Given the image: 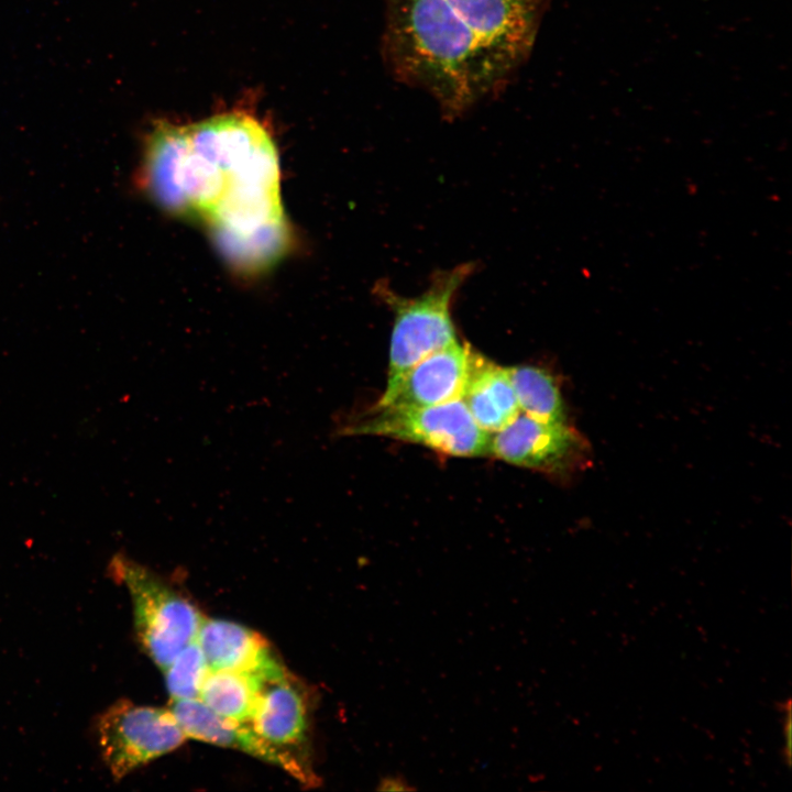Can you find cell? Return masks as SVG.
Here are the masks:
<instances>
[{"label": "cell", "mask_w": 792, "mask_h": 792, "mask_svg": "<svg viewBox=\"0 0 792 792\" xmlns=\"http://www.w3.org/2000/svg\"><path fill=\"white\" fill-rule=\"evenodd\" d=\"M143 176L156 201L201 220L240 268H263L287 245L277 151L252 116L158 122L147 140Z\"/></svg>", "instance_id": "6da1fadb"}, {"label": "cell", "mask_w": 792, "mask_h": 792, "mask_svg": "<svg viewBox=\"0 0 792 792\" xmlns=\"http://www.w3.org/2000/svg\"><path fill=\"white\" fill-rule=\"evenodd\" d=\"M382 54L396 80L455 118L499 90L513 70L447 0H384Z\"/></svg>", "instance_id": "7a4b0ae2"}, {"label": "cell", "mask_w": 792, "mask_h": 792, "mask_svg": "<svg viewBox=\"0 0 792 792\" xmlns=\"http://www.w3.org/2000/svg\"><path fill=\"white\" fill-rule=\"evenodd\" d=\"M107 571L129 592L136 638L163 671L196 639L205 617L164 578L124 552L112 556Z\"/></svg>", "instance_id": "3957f363"}, {"label": "cell", "mask_w": 792, "mask_h": 792, "mask_svg": "<svg viewBox=\"0 0 792 792\" xmlns=\"http://www.w3.org/2000/svg\"><path fill=\"white\" fill-rule=\"evenodd\" d=\"M472 270L473 265L463 264L436 274L428 289L416 298L381 289L394 311L385 389L422 359L457 341L451 306Z\"/></svg>", "instance_id": "277c9868"}, {"label": "cell", "mask_w": 792, "mask_h": 792, "mask_svg": "<svg viewBox=\"0 0 792 792\" xmlns=\"http://www.w3.org/2000/svg\"><path fill=\"white\" fill-rule=\"evenodd\" d=\"M337 433L387 437L452 457L490 454L491 435L475 422L461 398L427 407H372Z\"/></svg>", "instance_id": "5b68a950"}, {"label": "cell", "mask_w": 792, "mask_h": 792, "mask_svg": "<svg viewBox=\"0 0 792 792\" xmlns=\"http://www.w3.org/2000/svg\"><path fill=\"white\" fill-rule=\"evenodd\" d=\"M95 725L101 758L117 781L188 739L169 708L128 700L109 706Z\"/></svg>", "instance_id": "8992f818"}, {"label": "cell", "mask_w": 792, "mask_h": 792, "mask_svg": "<svg viewBox=\"0 0 792 792\" xmlns=\"http://www.w3.org/2000/svg\"><path fill=\"white\" fill-rule=\"evenodd\" d=\"M490 454L510 464L559 477L591 463V448L569 422H548L520 414L490 439Z\"/></svg>", "instance_id": "52a82bcc"}, {"label": "cell", "mask_w": 792, "mask_h": 792, "mask_svg": "<svg viewBox=\"0 0 792 792\" xmlns=\"http://www.w3.org/2000/svg\"><path fill=\"white\" fill-rule=\"evenodd\" d=\"M256 674L260 688L250 725L268 744L311 767L306 689L282 661Z\"/></svg>", "instance_id": "ba28073f"}, {"label": "cell", "mask_w": 792, "mask_h": 792, "mask_svg": "<svg viewBox=\"0 0 792 792\" xmlns=\"http://www.w3.org/2000/svg\"><path fill=\"white\" fill-rule=\"evenodd\" d=\"M513 70L527 62L551 0H447Z\"/></svg>", "instance_id": "9c48e42d"}, {"label": "cell", "mask_w": 792, "mask_h": 792, "mask_svg": "<svg viewBox=\"0 0 792 792\" xmlns=\"http://www.w3.org/2000/svg\"><path fill=\"white\" fill-rule=\"evenodd\" d=\"M187 738L237 749L276 766L307 787H317L319 779L312 767L280 751L243 723L223 717L199 698L172 700L168 707Z\"/></svg>", "instance_id": "30bf717a"}, {"label": "cell", "mask_w": 792, "mask_h": 792, "mask_svg": "<svg viewBox=\"0 0 792 792\" xmlns=\"http://www.w3.org/2000/svg\"><path fill=\"white\" fill-rule=\"evenodd\" d=\"M472 351L458 341L429 354L385 389L376 408H414L461 398Z\"/></svg>", "instance_id": "8fae6325"}, {"label": "cell", "mask_w": 792, "mask_h": 792, "mask_svg": "<svg viewBox=\"0 0 792 792\" xmlns=\"http://www.w3.org/2000/svg\"><path fill=\"white\" fill-rule=\"evenodd\" d=\"M196 640L209 670L256 672L277 659L263 636L230 620L205 617Z\"/></svg>", "instance_id": "7c38bea8"}, {"label": "cell", "mask_w": 792, "mask_h": 792, "mask_svg": "<svg viewBox=\"0 0 792 792\" xmlns=\"http://www.w3.org/2000/svg\"><path fill=\"white\" fill-rule=\"evenodd\" d=\"M461 399L475 422L488 433L502 430L520 414L507 367L474 352Z\"/></svg>", "instance_id": "4fadbf2b"}, {"label": "cell", "mask_w": 792, "mask_h": 792, "mask_svg": "<svg viewBox=\"0 0 792 792\" xmlns=\"http://www.w3.org/2000/svg\"><path fill=\"white\" fill-rule=\"evenodd\" d=\"M258 688L256 673L208 670L198 698L223 717L250 723Z\"/></svg>", "instance_id": "5bb4252c"}, {"label": "cell", "mask_w": 792, "mask_h": 792, "mask_svg": "<svg viewBox=\"0 0 792 792\" xmlns=\"http://www.w3.org/2000/svg\"><path fill=\"white\" fill-rule=\"evenodd\" d=\"M521 413L548 422H566L562 395L554 376L532 365L507 367Z\"/></svg>", "instance_id": "9a60e30c"}, {"label": "cell", "mask_w": 792, "mask_h": 792, "mask_svg": "<svg viewBox=\"0 0 792 792\" xmlns=\"http://www.w3.org/2000/svg\"><path fill=\"white\" fill-rule=\"evenodd\" d=\"M208 670L204 653L195 639L163 670L172 700L198 698Z\"/></svg>", "instance_id": "2e32d148"}, {"label": "cell", "mask_w": 792, "mask_h": 792, "mask_svg": "<svg viewBox=\"0 0 792 792\" xmlns=\"http://www.w3.org/2000/svg\"><path fill=\"white\" fill-rule=\"evenodd\" d=\"M376 790L380 792L389 791H413L416 790L403 774H386L380 778Z\"/></svg>", "instance_id": "e0dca14e"}]
</instances>
